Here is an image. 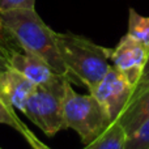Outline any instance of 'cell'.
Returning <instances> with one entry per match:
<instances>
[{"mask_svg": "<svg viewBox=\"0 0 149 149\" xmlns=\"http://www.w3.org/2000/svg\"><path fill=\"white\" fill-rule=\"evenodd\" d=\"M12 9H36V0H0V12Z\"/></svg>", "mask_w": 149, "mask_h": 149, "instance_id": "cell-14", "label": "cell"}, {"mask_svg": "<svg viewBox=\"0 0 149 149\" xmlns=\"http://www.w3.org/2000/svg\"><path fill=\"white\" fill-rule=\"evenodd\" d=\"M0 21L22 51L43 59L56 74L70 76L58 50L56 31L39 17L36 9L4 10L0 12Z\"/></svg>", "mask_w": 149, "mask_h": 149, "instance_id": "cell-1", "label": "cell"}, {"mask_svg": "<svg viewBox=\"0 0 149 149\" xmlns=\"http://www.w3.org/2000/svg\"><path fill=\"white\" fill-rule=\"evenodd\" d=\"M0 124L10 126L18 132H21L26 127V124L15 113V107L5 102L1 97H0Z\"/></svg>", "mask_w": 149, "mask_h": 149, "instance_id": "cell-13", "label": "cell"}, {"mask_svg": "<svg viewBox=\"0 0 149 149\" xmlns=\"http://www.w3.org/2000/svg\"><path fill=\"white\" fill-rule=\"evenodd\" d=\"M10 41H12V37H10L9 33L4 29L1 21H0V49H3L4 51H7L8 55H9V52L13 50V49H10L9 47V42Z\"/></svg>", "mask_w": 149, "mask_h": 149, "instance_id": "cell-17", "label": "cell"}, {"mask_svg": "<svg viewBox=\"0 0 149 149\" xmlns=\"http://www.w3.org/2000/svg\"><path fill=\"white\" fill-rule=\"evenodd\" d=\"M127 149H149V118L128 135Z\"/></svg>", "mask_w": 149, "mask_h": 149, "instance_id": "cell-12", "label": "cell"}, {"mask_svg": "<svg viewBox=\"0 0 149 149\" xmlns=\"http://www.w3.org/2000/svg\"><path fill=\"white\" fill-rule=\"evenodd\" d=\"M67 79H70V76L56 74L46 84L36 85L21 110L29 120L33 122L50 137L64 130L63 95L64 82Z\"/></svg>", "mask_w": 149, "mask_h": 149, "instance_id": "cell-4", "label": "cell"}, {"mask_svg": "<svg viewBox=\"0 0 149 149\" xmlns=\"http://www.w3.org/2000/svg\"><path fill=\"white\" fill-rule=\"evenodd\" d=\"M134 90V85L111 65L97 86L89 93H92L100 102L110 122H114L120 116L131 101Z\"/></svg>", "mask_w": 149, "mask_h": 149, "instance_id": "cell-5", "label": "cell"}, {"mask_svg": "<svg viewBox=\"0 0 149 149\" xmlns=\"http://www.w3.org/2000/svg\"><path fill=\"white\" fill-rule=\"evenodd\" d=\"M60 58L70 76L92 92L111 68L109 49L73 33H56Z\"/></svg>", "mask_w": 149, "mask_h": 149, "instance_id": "cell-2", "label": "cell"}, {"mask_svg": "<svg viewBox=\"0 0 149 149\" xmlns=\"http://www.w3.org/2000/svg\"><path fill=\"white\" fill-rule=\"evenodd\" d=\"M127 137L124 127L116 119L82 149H127Z\"/></svg>", "mask_w": 149, "mask_h": 149, "instance_id": "cell-10", "label": "cell"}, {"mask_svg": "<svg viewBox=\"0 0 149 149\" xmlns=\"http://www.w3.org/2000/svg\"><path fill=\"white\" fill-rule=\"evenodd\" d=\"M131 37L141 42L149 49V17L141 16L135 9H130L128 12V31Z\"/></svg>", "mask_w": 149, "mask_h": 149, "instance_id": "cell-11", "label": "cell"}, {"mask_svg": "<svg viewBox=\"0 0 149 149\" xmlns=\"http://www.w3.org/2000/svg\"><path fill=\"white\" fill-rule=\"evenodd\" d=\"M8 67H9V64H8V52L4 51L3 49H0V79H1L3 72Z\"/></svg>", "mask_w": 149, "mask_h": 149, "instance_id": "cell-18", "label": "cell"}, {"mask_svg": "<svg viewBox=\"0 0 149 149\" xmlns=\"http://www.w3.org/2000/svg\"><path fill=\"white\" fill-rule=\"evenodd\" d=\"M36 85L18 71L8 67L0 79V97L17 110H22Z\"/></svg>", "mask_w": 149, "mask_h": 149, "instance_id": "cell-8", "label": "cell"}, {"mask_svg": "<svg viewBox=\"0 0 149 149\" xmlns=\"http://www.w3.org/2000/svg\"><path fill=\"white\" fill-rule=\"evenodd\" d=\"M149 49L130 34L122 37L114 49H109V60L118 72H120L134 85H137L147 64Z\"/></svg>", "mask_w": 149, "mask_h": 149, "instance_id": "cell-6", "label": "cell"}, {"mask_svg": "<svg viewBox=\"0 0 149 149\" xmlns=\"http://www.w3.org/2000/svg\"><path fill=\"white\" fill-rule=\"evenodd\" d=\"M0 149H1V148H0Z\"/></svg>", "mask_w": 149, "mask_h": 149, "instance_id": "cell-19", "label": "cell"}, {"mask_svg": "<svg viewBox=\"0 0 149 149\" xmlns=\"http://www.w3.org/2000/svg\"><path fill=\"white\" fill-rule=\"evenodd\" d=\"M20 134L22 135L24 139L29 143V145L31 147V149H51L50 147H47L46 144H43V141H41V140L33 134V131H30L28 127H25Z\"/></svg>", "mask_w": 149, "mask_h": 149, "instance_id": "cell-15", "label": "cell"}, {"mask_svg": "<svg viewBox=\"0 0 149 149\" xmlns=\"http://www.w3.org/2000/svg\"><path fill=\"white\" fill-rule=\"evenodd\" d=\"M63 123L64 130H73L81 141L88 144L111 122L92 93L79 94L72 86V80L67 79L63 95Z\"/></svg>", "mask_w": 149, "mask_h": 149, "instance_id": "cell-3", "label": "cell"}, {"mask_svg": "<svg viewBox=\"0 0 149 149\" xmlns=\"http://www.w3.org/2000/svg\"><path fill=\"white\" fill-rule=\"evenodd\" d=\"M8 64L30 80L34 85L46 84L56 76L43 59L26 51H17L13 49L8 55Z\"/></svg>", "mask_w": 149, "mask_h": 149, "instance_id": "cell-7", "label": "cell"}, {"mask_svg": "<svg viewBox=\"0 0 149 149\" xmlns=\"http://www.w3.org/2000/svg\"><path fill=\"white\" fill-rule=\"evenodd\" d=\"M148 85H149V55H148L147 64H145V67H144V71H143L141 77H140L137 85L135 86V90H134V94H132V97H134V95H136L137 93H140L141 90H144L145 88L148 86Z\"/></svg>", "mask_w": 149, "mask_h": 149, "instance_id": "cell-16", "label": "cell"}, {"mask_svg": "<svg viewBox=\"0 0 149 149\" xmlns=\"http://www.w3.org/2000/svg\"><path fill=\"white\" fill-rule=\"evenodd\" d=\"M147 118H149V85L131 98L118 120L124 127L127 135H130Z\"/></svg>", "mask_w": 149, "mask_h": 149, "instance_id": "cell-9", "label": "cell"}]
</instances>
